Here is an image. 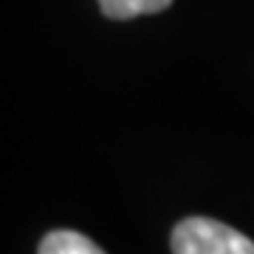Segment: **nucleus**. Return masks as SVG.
<instances>
[{
  "label": "nucleus",
  "mask_w": 254,
  "mask_h": 254,
  "mask_svg": "<svg viewBox=\"0 0 254 254\" xmlns=\"http://www.w3.org/2000/svg\"><path fill=\"white\" fill-rule=\"evenodd\" d=\"M173 254H254V240L212 218H187L173 229Z\"/></svg>",
  "instance_id": "nucleus-1"
},
{
  "label": "nucleus",
  "mask_w": 254,
  "mask_h": 254,
  "mask_svg": "<svg viewBox=\"0 0 254 254\" xmlns=\"http://www.w3.org/2000/svg\"><path fill=\"white\" fill-rule=\"evenodd\" d=\"M37 254H105L91 237L71 232V229H57L43 237Z\"/></svg>",
  "instance_id": "nucleus-2"
},
{
  "label": "nucleus",
  "mask_w": 254,
  "mask_h": 254,
  "mask_svg": "<svg viewBox=\"0 0 254 254\" xmlns=\"http://www.w3.org/2000/svg\"><path fill=\"white\" fill-rule=\"evenodd\" d=\"M173 0H99V9L110 20H130L138 14H155L170 9Z\"/></svg>",
  "instance_id": "nucleus-3"
}]
</instances>
